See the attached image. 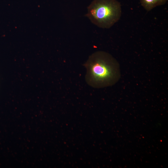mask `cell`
Here are the masks:
<instances>
[{"mask_svg": "<svg viewBox=\"0 0 168 168\" xmlns=\"http://www.w3.org/2000/svg\"><path fill=\"white\" fill-rule=\"evenodd\" d=\"M168 0H140L142 6L147 12L155 7L165 4Z\"/></svg>", "mask_w": 168, "mask_h": 168, "instance_id": "obj_3", "label": "cell"}, {"mask_svg": "<svg viewBox=\"0 0 168 168\" xmlns=\"http://www.w3.org/2000/svg\"><path fill=\"white\" fill-rule=\"evenodd\" d=\"M122 14L121 4L116 0H94L86 16L99 27L108 29L118 22Z\"/></svg>", "mask_w": 168, "mask_h": 168, "instance_id": "obj_2", "label": "cell"}, {"mask_svg": "<svg viewBox=\"0 0 168 168\" xmlns=\"http://www.w3.org/2000/svg\"><path fill=\"white\" fill-rule=\"evenodd\" d=\"M83 65L86 69V81L92 87L100 88L113 86L120 78L119 63L107 52H95L89 56Z\"/></svg>", "mask_w": 168, "mask_h": 168, "instance_id": "obj_1", "label": "cell"}]
</instances>
